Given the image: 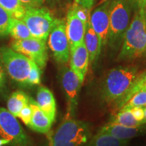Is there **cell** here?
Here are the masks:
<instances>
[{"label":"cell","instance_id":"obj_37","mask_svg":"<svg viewBox=\"0 0 146 146\" xmlns=\"http://www.w3.org/2000/svg\"><path fill=\"white\" fill-rule=\"evenodd\" d=\"M144 56H146V49H145V53H144Z\"/></svg>","mask_w":146,"mask_h":146},{"label":"cell","instance_id":"obj_36","mask_svg":"<svg viewBox=\"0 0 146 146\" xmlns=\"http://www.w3.org/2000/svg\"><path fill=\"white\" fill-rule=\"evenodd\" d=\"M144 16H145V21L146 24V7L145 8V10H144Z\"/></svg>","mask_w":146,"mask_h":146},{"label":"cell","instance_id":"obj_9","mask_svg":"<svg viewBox=\"0 0 146 146\" xmlns=\"http://www.w3.org/2000/svg\"><path fill=\"white\" fill-rule=\"evenodd\" d=\"M48 46L56 62L66 64L70 60V45L66 31V22L57 18L48 36Z\"/></svg>","mask_w":146,"mask_h":146},{"label":"cell","instance_id":"obj_35","mask_svg":"<svg viewBox=\"0 0 146 146\" xmlns=\"http://www.w3.org/2000/svg\"><path fill=\"white\" fill-rule=\"evenodd\" d=\"M143 110H144V117H145V119L146 120V106L143 107Z\"/></svg>","mask_w":146,"mask_h":146},{"label":"cell","instance_id":"obj_30","mask_svg":"<svg viewBox=\"0 0 146 146\" xmlns=\"http://www.w3.org/2000/svg\"><path fill=\"white\" fill-rule=\"evenodd\" d=\"M20 1L25 10L40 8L43 6L44 3V0H20Z\"/></svg>","mask_w":146,"mask_h":146},{"label":"cell","instance_id":"obj_3","mask_svg":"<svg viewBox=\"0 0 146 146\" xmlns=\"http://www.w3.org/2000/svg\"><path fill=\"white\" fill-rule=\"evenodd\" d=\"M47 134L48 146H85L92 136L90 125L74 118H65Z\"/></svg>","mask_w":146,"mask_h":146},{"label":"cell","instance_id":"obj_1","mask_svg":"<svg viewBox=\"0 0 146 146\" xmlns=\"http://www.w3.org/2000/svg\"><path fill=\"white\" fill-rule=\"evenodd\" d=\"M139 74L137 66L133 65L119 66L107 70L98 81L95 90L96 99L100 106L112 110Z\"/></svg>","mask_w":146,"mask_h":146},{"label":"cell","instance_id":"obj_4","mask_svg":"<svg viewBox=\"0 0 146 146\" xmlns=\"http://www.w3.org/2000/svg\"><path fill=\"white\" fill-rule=\"evenodd\" d=\"M133 10L130 0H111L107 45L114 54L121 47L125 32L130 25Z\"/></svg>","mask_w":146,"mask_h":146},{"label":"cell","instance_id":"obj_23","mask_svg":"<svg viewBox=\"0 0 146 146\" xmlns=\"http://www.w3.org/2000/svg\"><path fill=\"white\" fill-rule=\"evenodd\" d=\"M12 16L0 5V40L10 35Z\"/></svg>","mask_w":146,"mask_h":146},{"label":"cell","instance_id":"obj_20","mask_svg":"<svg viewBox=\"0 0 146 146\" xmlns=\"http://www.w3.org/2000/svg\"><path fill=\"white\" fill-rule=\"evenodd\" d=\"M10 35L14 40H23L33 37L27 25L23 20L12 18Z\"/></svg>","mask_w":146,"mask_h":146},{"label":"cell","instance_id":"obj_6","mask_svg":"<svg viewBox=\"0 0 146 146\" xmlns=\"http://www.w3.org/2000/svg\"><path fill=\"white\" fill-rule=\"evenodd\" d=\"M56 19L50 9L42 6L26 10L23 21L33 37L47 41Z\"/></svg>","mask_w":146,"mask_h":146},{"label":"cell","instance_id":"obj_34","mask_svg":"<svg viewBox=\"0 0 146 146\" xmlns=\"http://www.w3.org/2000/svg\"><path fill=\"white\" fill-rule=\"evenodd\" d=\"M6 145H10V142H9L8 140L0 138V146H4Z\"/></svg>","mask_w":146,"mask_h":146},{"label":"cell","instance_id":"obj_5","mask_svg":"<svg viewBox=\"0 0 146 146\" xmlns=\"http://www.w3.org/2000/svg\"><path fill=\"white\" fill-rule=\"evenodd\" d=\"M0 56L9 77L20 87H29L31 73L36 64L11 47H0Z\"/></svg>","mask_w":146,"mask_h":146},{"label":"cell","instance_id":"obj_10","mask_svg":"<svg viewBox=\"0 0 146 146\" xmlns=\"http://www.w3.org/2000/svg\"><path fill=\"white\" fill-rule=\"evenodd\" d=\"M11 47L35 62L41 70L45 68L48 59L46 41L33 36L23 40L14 39Z\"/></svg>","mask_w":146,"mask_h":146},{"label":"cell","instance_id":"obj_29","mask_svg":"<svg viewBox=\"0 0 146 146\" xmlns=\"http://www.w3.org/2000/svg\"><path fill=\"white\" fill-rule=\"evenodd\" d=\"M7 76L8 74L0 56V93L3 92L6 89Z\"/></svg>","mask_w":146,"mask_h":146},{"label":"cell","instance_id":"obj_17","mask_svg":"<svg viewBox=\"0 0 146 146\" xmlns=\"http://www.w3.org/2000/svg\"><path fill=\"white\" fill-rule=\"evenodd\" d=\"M84 43L89 54V64L92 65L99 58L102 49L99 37L91 26L89 19L86 24Z\"/></svg>","mask_w":146,"mask_h":146},{"label":"cell","instance_id":"obj_14","mask_svg":"<svg viewBox=\"0 0 146 146\" xmlns=\"http://www.w3.org/2000/svg\"><path fill=\"white\" fill-rule=\"evenodd\" d=\"M89 64V54L85 43L70 50V68L83 83Z\"/></svg>","mask_w":146,"mask_h":146},{"label":"cell","instance_id":"obj_15","mask_svg":"<svg viewBox=\"0 0 146 146\" xmlns=\"http://www.w3.org/2000/svg\"><path fill=\"white\" fill-rule=\"evenodd\" d=\"M29 105L33 110V116L29 127L35 132L47 134L50 131L53 123L41 110L33 98H29Z\"/></svg>","mask_w":146,"mask_h":146},{"label":"cell","instance_id":"obj_18","mask_svg":"<svg viewBox=\"0 0 146 146\" xmlns=\"http://www.w3.org/2000/svg\"><path fill=\"white\" fill-rule=\"evenodd\" d=\"M130 140H123L116 138L106 133L98 132L85 146H127Z\"/></svg>","mask_w":146,"mask_h":146},{"label":"cell","instance_id":"obj_32","mask_svg":"<svg viewBox=\"0 0 146 146\" xmlns=\"http://www.w3.org/2000/svg\"><path fill=\"white\" fill-rule=\"evenodd\" d=\"M133 8L135 11L144 9L146 7V0H130Z\"/></svg>","mask_w":146,"mask_h":146},{"label":"cell","instance_id":"obj_16","mask_svg":"<svg viewBox=\"0 0 146 146\" xmlns=\"http://www.w3.org/2000/svg\"><path fill=\"white\" fill-rule=\"evenodd\" d=\"M36 102L41 110L54 123L56 116V103L52 91L45 87H40L36 93Z\"/></svg>","mask_w":146,"mask_h":146},{"label":"cell","instance_id":"obj_21","mask_svg":"<svg viewBox=\"0 0 146 146\" xmlns=\"http://www.w3.org/2000/svg\"><path fill=\"white\" fill-rule=\"evenodd\" d=\"M110 122L127 127H137L146 123V122L137 120L133 116L131 110L118 111L116 114L113 115Z\"/></svg>","mask_w":146,"mask_h":146},{"label":"cell","instance_id":"obj_28","mask_svg":"<svg viewBox=\"0 0 146 146\" xmlns=\"http://www.w3.org/2000/svg\"><path fill=\"white\" fill-rule=\"evenodd\" d=\"M41 69L39 68L37 64L35 66L31 73L30 78L29 81V87H33L35 85H37L41 83Z\"/></svg>","mask_w":146,"mask_h":146},{"label":"cell","instance_id":"obj_2","mask_svg":"<svg viewBox=\"0 0 146 146\" xmlns=\"http://www.w3.org/2000/svg\"><path fill=\"white\" fill-rule=\"evenodd\" d=\"M146 49V24L144 9L135 11L126 31L118 53L119 62L131 61L143 56Z\"/></svg>","mask_w":146,"mask_h":146},{"label":"cell","instance_id":"obj_12","mask_svg":"<svg viewBox=\"0 0 146 146\" xmlns=\"http://www.w3.org/2000/svg\"><path fill=\"white\" fill-rule=\"evenodd\" d=\"M86 24L79 19L72 7L67 11L66 31L70 45V50L84 43Z\"/></svg>","mask_w":146,"mask_h":146},{"label":"cell","instance_id":"obj_27","mask_svg":"<svg viewBox=\"0 0 146 146\" xmlns=\"http://www.w3.org/2000/svg\"><path fill=\"white\" fill-rule=\"evenodd\" d=\"M33 116V110L29 105V102L28 104H27L25 107L22 109V110L18 115V118L22 120V121L27 126H29L32 119Z\"/></svg>","mask_w":146,"mask_h":146},{"label":"cell","instance_id":"obj_33","mask_svg":"<svg viewBox=\"0 0 146 146\" xmlns=\"http://www.w3.org/2000/svg\"><path fill=\"white\" fill-rule=\"evenodd\" d=\"M73 2L78 3V4L85 7V8L91 10V9L93 6V4H94V0H74Z\"/></svg>","mask_w":146,"mask_h":146},{"label":"cell","instance_id":"obj_26","mask_svg":"<svg viewBox=\"0 0 146 146\" xmlns=\"http://www.w3.org/2000/svg\"><path fill=\"white\" fill-rule=\"evenodd\" d=\"M71 7L73 8L77 17L81 19L84 23L87 24L90 16V10L74 2L72 3Z\"/></svg>","mask_w":146,"mask_h":146},{"label":"cell","instance_id":"obj_7","mask_svg":"<svg viewBox=\"0 0 146 146\" xmlns=\"http://www.w3.org/2000/svg\"><path fill=\"white\" fill-rule=\"evenodd\" d=\"M0 138L8 140L11 146H32L16 116L2 107H0Z\"/></svg>","mask_w":146,"mask_h":146},{"label":"cell","instance_id":"obj_8","mask_svg":"<svg viewBox=\"0 0 146 146\" xmlns=\"http://www.w3.org/2000/svg\"><path fill=\"white\" fill-rule=\"evenodd\" d=\"M59 79L67 104V112L65 118H74L83 82L72 69L65 66L60 69Z\"/></svg>","mask_w":146,"mask_h":146},{"label":"cell","instance_id":"obj_11","mask_svg":"<svg viewBox=\"0 0 146 146\" xmlns=\"http://www.w3.org/2000/svg\"><path fill=\"white\" fill-rule=\"evenodd\" d=\"M111 0H106L89 16L91 26L100 39L102 50L107 45L110 28V5Z\"/></svg>","mask_w":146,"mask_h":146},{"label":"cell","instance_id":"obj_31","mask_svg":"<svg viewBox=\"0 0 146 146\" xmlns=\"http://www.w3.org/2000/svg\"><path fill=\"white\" fill-rule=\"evenodd\" d=\"M133 116L137 120L141 122H146V120L144 117V110L143 107H135L131 110Z\"/></svg>","mask_w":146,"mask_h":146},{"label":"cell","instance_id":"obj_19","mask_svg":"<svg viewBox=\"0 0 146 146\" xmlns=\"http://www.w3.org/2000/svg\"><path fill=\"white\" fill-rule=\"evenodd\" d=\"M29 98L30 97L23 91H14L10 95L7 102L8 111L16 117H18L22 109L29 104Z\"/></svg>","mask_w":146,"mask_h":146},{"label":"cell","instance_id":"obj_13","mask_svg":"<svg viewBox=\"0 0 146 146\" xmlns=\"http://www.w3.org/2000/svg\"><path fill=\"white\" fill-rule=\"evenodd\" d=\"M98 132L106 133L123 140H130L146 134V123L137 127H127L109 122L104 125Z\"/></svg>","mask_w":146,"mask_h":146},{"label":"cell","instance_id":"obj_25","mask_svg":"<svg viewBox=\"0 0 146 146\" xmlns=\"http://www.w3.org/2000/svg\"><path fill=\"white\" fill-rule=\"evenodd\" d=\"M72 3V0H47L49 8L58 12L68 11Z\"/></svg>","mask_w":146,"mask_h":146},{"label":"cell","instance_id":"obj_22","mask_svg":"<svg viewBox=\"0 0 146 146\" xmlns=\"http://www.w3.org/2000/svg\"><path fill=\"white\" fill-rule=\"evenodd\" d=\"M0 5L9 12L12 18L23 19L26 10L20 0H0Z\"/></svg>","mask_w":146,"mask_h":146},{"label":"cell","instance_id":"obj_24","mask_svg":"<svg viewBox=\"0 0 146 146\" xmlns=\"http://www.w3.org/2000/svg\"><path fill=\"white\" fill-rule=\"evenodd\" d=\"M137 106L143 108L146 106V87L136 93L119 110H131L133 108Z\"/></svg>","mask_w":146,"mask_h":146}]
</instances>
